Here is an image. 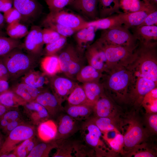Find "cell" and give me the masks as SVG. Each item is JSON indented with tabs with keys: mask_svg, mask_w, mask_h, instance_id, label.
Wrapping results in <instances>:
<instances>
[{
	"mask_svg": "<svg viewBox=\"0 0 157 157\" xmlns=\"http://www.w3.org/2000/svg\"><path fill=\"white\" fill-rule=\"evenodd\" d=\"M99 41L107 44L135 49L139 42L129 30L123 26L103 30Z\"/></svg>",
	"mask_w": 157,
	"mask_h": 157,
	"instance_id": "obj_6",
	"label": "cell"
},
{
	"mask_svg": "<svg viewBox=\"0 0 157 157\" xmlns=\"http://www.w3.org/2000/svg\"><path fill=\"white\" fill-rule=\"evenodd\" d=\"M40 57L31 55L22 49L15 48L0 57L8 72L10 80H17L30 71L34 70L40 62Z\"/></svg>",
	"mask_w": 157,
	"mask_h": 157,
	"instance_id": "obj_3",
	"label": "cell"
},
{
	"mask_svg": "<svg viewBox=\"0 0 157 157\" xmlns=\"http://www.w3.org/2000/svg\"><path fill=\"white\" fill-rule=\"evenodd\" d=\"M76 121L67 114L62 116L57 125V133L54 140L66 139L74 134L77 129Z\"/></svg>",
	"mask_w": 157,
	"mask_h": 157,
	"instance_id": "obj_23",
	"label": "cell"
},
{
	"mask_svg": "<svg viewBox=\"0 0 157 157\" xmlns=\"http://www.w3.org/2000/svg\"><path fill=\"white\" fill-rule=\"evenodd\" d=\"M147 0H143V1L144 2V3L147 4Z\"/></svg>",
	"mask_w": 157,
	"mask_h": 157,
	"instance_id": "obj_62",
	"label": "cell"
},
{
	"mask_svg": "<svg viewBox=\"0 0 157 157\" xmlns=\"http://www.w3.org/2000/svg\"><path fill=\"white\" fill-rule=\"evenodd\" d=\"M37 141L35 136L23 141L17 145L13 150V152L17 157H27L35 146Z\"/></svg>",
	"mask_w": 157,
	"mask_h": 157,
	"instance_id": "obj_41",
	"label": "cell"
},
{
	"mask_svg": "<svg viewBox=\"0 0 157 157\" xmlns=\"http://www.w3.org/2000/svg\"><path fill=\"white\" fill-rule=\"evenodd\" d=\"M89 120L97 126L102 134H108L110 132L122 133V116L119 117L94 116Z\"/></svg>",
	"mask_w": 157,
	"mask_h": 157,
	"instance_id": "obj_19",
	"label": "cell"
},
{
	"mask_svg": "<svg viewBox=\"0 0 157 157\" xmlns=\"http://www.w3.org/2000/svg\"><path fill=\"white\" fill-rule=\"evenodd\" d=\"M10 85L8 81L3 79L0 80V94L9 90Z\"/></svg>",
	"mask_w": 157,
	"mask_h": 157,
	"instance_id": "obj_55",
	"label": "cell"
},
{
	"mask_svg": "<svg viewBox=\"0 0 157 157\" xmlns=\"http://www.w3.org/2000/svg\"><path fill=\"white\" fill-rule=\"evenodd\" d=\"M143 124L150 135L157 133V113H145L143 121Z\"/></svg>",
	"mask_w": 157,
	"mask_h": 157,
	"instance_id": "obj_45",
	"label": "cell"
},
{
	"mask_svg": "<svg viewBox=\"0 0 157 157\" xmlns=\"http://www.w3.org/2000/svg\"><path fill=\"white\" fill-rule=\"evenodd\" d=\"M157 41L147 43L139 42L134 58L126 67L135 76L157 83Z\"/></svg>",
	"mask_w": 157,
	"mask_h": 157,
	"instance_id": "obj_2",
	"label": "cell"
},
{
	"mask_svg": "<svg viewBox=\"0 0 157 157\" xmlns=\"http://www.w3.org/2000/svg\"><path fill=\"white\" fill-rule=\"evenodd\" d=\"M57 144L55 141L41 142L37 144L27 157H48L51 151L56 148Z\"/></svg>",
	"mask_w": 157,
	"mask_h": 157,
	"instance_id": "obj_37",
	"label": "cell"
},
{
	"mask_svg": "<svg viewBox=\"0 0 157 157\" xmlns=\"http://www.w3.org/2000/svg\"><path fill=\"white\" fill-rule=\"evenodd\" d=\"M22 45L19 39L0 36V57L6 54L14 49L21 47Z\"/></svg>",
	"mask_w": 157,
	"mask_h": 157,
	"instance_id": "obj_43",
	"label": "cell"
},
{
	"mask_svg": "<svg viewBox=\"0 0 157 157\" xmlns=\"http://www.w3.org/2000/svg\"><path fill=\"white\" fill-rule=\"evenodd\" d=\"M118 0L119 1V3H120V2L121 0Z\"/></svg>",
	"mask_w": 157,
	"mask_h": 157,
	"instance_id": "obj_63",
	"label": "cell"
},
{
	"mask_svg": "<svg viewBox=\"0 0 157 157\" xmlns=\"http://www.w3.org/2000/svg\"><path fill=\"white\" fill-rule=\"evenodd\" d=\"M21 81L33 87L38 89L45 88L49 83V76L44 72L32 70L21 78Z\"/></svg>",
	"mask_w": 157,
	"mask_h": 157,
	"instance_id": "obj_24",
	"label": "cell"
},
{
	"mask_svg": "<svg viewBox=\"0 0 157 157\" xmlns=\"http://www.w3.org/2000/svg\"><path fill=\"white\" fill-rule=\"evenodd\" d=\"M28 32L26 26L20 22L9 24L6 28V33L9 37L15 39H19L26 36Z\"/></svg>",
	"mask_w": 157,
	"mask_h": 157,
	"instance_id": "obj_42",
	"label": "cell"
},
{
	"mask_svg": "<svg viewBox=\"0 0 157 157\" xmlns=\"http://www.w3.org/2000/svg\"><path fill=\"white\" fill-rule=\"evenodd\" d=\"M147 4L157 6V0H147Z\"/></svg>",
	"mask_w": 157,
	"mask_h": 157,
	"instance_id": "obj_59",
	"label": "cell"
},
{
	"mask_svg": "<svg viewBox=\"0 0 157 157\" xmlns=\"http://www.w3.org/2000/svg\"><path fill=\"white\" fill-rule=\"evenodd\" d=\"M146 113H157V87L150 91L144 97L141 104Z\"/></svg>",
	"mask_w": 157,
	"mask_h": 157,
	"instance_id": "obj_40",
	"label": "cell"
},
{
	"mask_svg": "<svg viewBox=\"0 0 157 157\" xmlns=\"http://www.w3.org/2000/svg\"><path fill=\"white\" fill-rule=\"evenodd\" d=\"M120 3L118 0H98V10L99 18H105L114 13L122 12L119 10Z\"/></svg>",
	"mask_w": 157,
	"mask_h": 157,
	"instance_id": "obj_31",
	"label": "cell"
},
{
	"mask_svg": "<svg viewBox=\"0 0 157 157\" xmlns=\"http://www.w3.org/2000/svg\"><path fill=\"white\" fill-rule=\"evenodd\" d=\"M134 76V81L129 94L127 104H131L133 109L137 111L142 107L145 95L157 87V83L144 78Z\"/></svg>",
	"mask_w": 157,
	"mask_h": 157,
	"instance_id": "obj_10",
	"label": "cell"
},
{
	"mask_svg": "<svg viewBox=\"0 0 157 157\" xmlns=\"http://www.w3.org/2000/svg\"><path fill=\"white\" fill-rule=\"evenodd\" d=\"M130 112L122 116L124 156L137 145L147 142L151 136L135 110L133 109Z\"/></svg>",
	"mask_w": 157,
	"mask_h": 157,
	"instance_id": "obj_4",
	"label": "cell"
},
{
	"mask_svg": "<svg viewBox=\"0 0 157 157\" xmlns=\"http://www.w3.org/2000/svg\"><path fill=\"white\" fill-rule=\"evenodd\" d=\"M85 57L89 65L103 73L108 71L107 61L101 44L97 40L85 48Z\"/></svg>",
	"mask_w": 157,
	"mask_h": 157,
	"instance_id": "obj_12",
	"label": "cell"
},
{
	"mask_svg": "<svg viewBox=\"0 0 157 157\" xmlns=\"http://www.w3.org/2000/svg\"><path fill=\"white\" fill-rule=\"evenodd\" d=\"M104 74L101 83L105 92L117 104H127L129 92L135 77L126 67H115Z\"/></svg>",
	"mask_w": 157,
	"mask_h": 157,
	"instance_id": "obj_1",
	"label": "cell"
},
{
	"mask_svg": "<svg viewBox=\"0 0 157 157\" xmlns=\"http://www.w3.org/2000/svg\"><path fill=\"white\" fill-rule=\"evenodd\" d=\"M5 22L3 15L0 12V31L3 27Z\"/></svg>",
	"mask_w": 157,
	"mask_h": 157,
	"instance_id": "obj_57",
	"label": "cell"
},
{
	"mask_svg": "<svg viewBox=\"0 0 157 157\" xmlns=\"http://www.w3.org/2000/svg\"><path fill=\"white\" fill-rule=\"evenodd\" d=\"M42 29L39 26H32L26 36L24 44L21 46L26 52L38 57H40L42 54L44 44Z\"/></svg>",
	"mask_w": 157,
	"mask_h": 157,
	"instance_id": "obj_14",
	"label": "cell"
},
{
	"mask_svg": "<svg viewBox=\"0 0 157 157\" xmlns=\"http://www.w3.org/2000/svg\"><path fill=\"white\" fill-rule=\"evenodd\" d=\"M156 10H157V6H153L145 10L122 13L118 14L122 22L123 26L129 29L138 26L148 15Z\"/></svg>",
	"mask_w": 157,
	"mask_h": 157,
	"instance_id": "obj_21",
	"label": "cell"
},
{
	"mask_svg": "<svg viewBox=\"0 0 157 157\" xmlns=\"http://www.w3.org/2000/svg\"><path fill=\"white\" fill-rule=\"evenodd\" d=\"M6 154L7 157H17L16 155L13 152L12 153L10 152V153Z\"/></svg>",
	"mask_w": 157,
	"mask_h": 157,
	"instance_id": "obj_60",
	"label": "cell"
},
{
	"mask_svg": "<svg viewBox=\"0 0 157 157\" xmlns=\"http://www.w3.org/2000/svg\"><path fill=\"white\" fill-rule=\"evenodd\" d=\"M88 26L93 27L97 30H105L123 26V24L119 14L103 18L88 21Z\"/></svg>",
	"mask_w": 157,
	"mask_h": 157,
	"instance_id": "obj_29",
	"label": "cell"
},
{
	"mask_svg": "<svg viewBox=\"0 0 157 157\" xmlns=\"http://www.w3.org/2000/svg\"><path fill=\"white\" fill-rule=\"evenodd\" d=\"M103 73L92 66H84L77 74L76 79L83 84L90 82H100Z\"/></svg>",
	"mask_w": 157,
	"mask_h": 157,
	"instance_id": "obj_28",
	"label": "cell"
},
{
	"mask_svg": "<svg viewBox=\"0 0 157 157\" xmlns=\"http://www.w3.org/2000/svg\"><path fill=\"white\" fill-rule=\"evenodd\" d=\"M98 0H73L70 5L76 11L91 20L99 19Z\"/></svg>",
	"mask_w": 157,
	"mask_h": 157,
	"instance_id": "obj_20",
	"label": "cell"
},
{
	"mask_svg": "<svg viewBox=\"0 0 157 157\" xmlns=\"http://www.w3.org/2000/svg\"><path fill=\"white\" fill-rule=\"evenodd\" d=\"M86 128L88 131L85 137L86 142L94 149L97 156H114L111 150L106 146L101 139L102 133L97 126L89 120L86 123Z\"/></svg>",
	"mask_w": 157,
	"mask_h": 157,
	"instance_id": "obj_11",
	"label": "cell"
},
{
	"mask_svg": "<svg viewBox=\"0 0 157 157\" xmlns=\"http://www.w3.org/2000/svg\"><path fill=\"white\" fill-rule=\"evenodd\" d=\"M41 66L43 72L49 76L60 72L58 57L56 54L46 56L41 61Z\"/></svg>",
	"mask_w": 157,
	"mask_h": 157,
	"instance_id": "obj_35",
	"label": "cell"
},
{
	"mask_svg": "<svg viewBox=\"0 0 157 157\" xmlns=\"http://www.w3.org/2000/svg\"><path fill=\"white\" fill-rule=\"evenodd\" d=\"M0 78L8 81L10 77L8 70L0 58Z\"/></svg>",
	"mask_w": 157,
	"mask_h": 157,
	"instance_id": "obj_54",
	"label": "cell"
},
{
	"mask_svg": "<svg viewBox=\"0 0 157 157\" xmlns=\"http://www.w3.org/2000/svg\"><path fill=\"white\" fill-rule=\"evenodd\" d=\"M9 90L13 92L26 102L34 101L45 88L38 89L20 81H13Z\"/></svg>",
	"mask_w": 157,
	"mask_h": 157,
	"instance_id": "obj_22",
	"label": "cell"
},
{
	"mask_svg": "<svg viewBox=\"0 0 157 157\" xmlns=\"http://www.w3.org/2000/svg\"><path fill=\"white\" fill-rule=\"evenodd\" d=\"M132 28L133 34L139 42L147 43L157 41L156 25L143 26Z\"/></svg>",
	"mask_w": 157,
	"mask_h": 157,
	"instance_id": "obj_25",
	"label": "cell"
},
{
	"mask_svg": "<svg viewBox=\"0 0 157 157\" xmlns=\"http://www.w3.org/2000/svg\"><path fill=\"white\" fill-rule=\"evenodd\" d=\"M20 117L19 112L16 110L8 111L0 117V129H2L9 123Z\"/></svg>",
	"mask_w": 157,
	"mask_h": 157,
	"instance_id": "obj_47",
	"label": "cell"
},
{
	"mask_svg": "<svg viewBox=\"0 0 157 157\" xmlns=\"http://www.w3.org/2000/svg\"><path fill=\"white\" fill-rule=\"evenodd\" d=\"M96 31L92 26H88L78 31L75 33L74 38L77 47L83 51L84 48L89 45L95 37Z\"/></svg>",
	"mask_w": 157,
	"mask_h": 157,
	"instance_id": "obj_30",
	"label": "cell"
},
{
	"mask_svg": "<svg viewBox=\"0 0 157 157\" xmlns=\"http://www.w3.org/2000/svg\"><path fill=\"white\" fill-rule=\"evenodd\" d=\"M57 132V125L55 122L51 119H48L40 123L37 129L39 138L44 142L54 140Z\"/></svg>",
	"mask_w": 157,
	"mask_h": 157,
	"instance_id": "obj_27",
	"label": "cell"
},
{
	"mask_svg": "<svg viewBox=\"0 0 157 157\" xmlns=\"http://www.w3.org/2000/svg\"><path fill=\"white\" fill-rule=\"evenodd\" d=\"M35 131L34 126L24 123L17 126L5 139L0 150V156L10 153L19 143L35 136Z\"/></svg>",
	"mask_w": 157,
	"mask_h": 157,
	"instance_id": "obj_8",
	"label": "cell"
},
{
	"mask_svg": "<svg viewBox=\"0 0 157 157\" xmlns=\"http://www.w3.org/2000/svg\"><path fill=\"white\" fill-rule=\"evenodd\" d=\"M147 142H143L137 145L126 153L124 156L134 157H156L157 149L156 147Z\"/></svg>",
	"mask_w": 157,
	"mask_h": 157,
	"instance_id": "obj_33",
	"label": "cell"
},
{
	"mask_svg": "<svg viewBox=\"0 0 157 157\" xmlns=\"http://www.w3.org/2000/svg\"><path fill=\"white\" fill-rule=\"evenodd\" d=\"M67 115L76 120L88 118L93 113V107L87 105H69L66 109Z\"/></svg>",
	"mask_w": 157,
	"mask_h": 157,
	"instance_id": "obj_36",
	"label": "cell"
},
{
	"mask_svg": "<svg viewBox=\"0 0 157 157\" xmlns=\"http://www.w3.org/2000/svg\"><path fill=\"white\" fill-rule=\"evenodd\" d=\"M23 106L24 113L34 125H38L50 116L43 106L34 101L26 102Z\"/></svg>",
	"mask_w": 157,
	"mask_h": 157,
	"instance_id": "obj_18",
	"label": "cell"
},
{
	"mask_svg": "<svg viewBox=\"0 0 157 157\" xmlns=\"http://www.w3.org/2000/svg\"><path fill=\"white\" fill-rule=\"evenodd\" d=\"M13 0H0V12L3 13L12 7Z\"/></svg>",
	"mask_w": 157,
	"mask_h": 157,
	"instance_id": "obj_53",
	"label": "cell"
},
{
	"mask_svg": "<svg viewBox=\"0 0 157 157\" xmlns=\"http://www.w3.org/2000/svg\"><path fill=\"white\" fill-rule=\"evenodd\" d=\"M26 102L9 90L0 94V104L11 109L23 106Z\"/></svg>",
	"mask_w": 157,
	"mask_h": 157,
	"instance_id": "obj_34",
	"label": "cell"
},
{
	"mask_svg": "<svg viewBox=\"0 0 157 157\" xmlns=\"http://www.w3.org/2000/svg\"><path fill=\"white\" fill-rule=\"evenodd\" d=\"M49 85L53 92L63 100L78 84L73 80L56 75L49 76Z\"/></svg>",
	"mask_w": 157,
	"mask_h": 157,
	"instance_id": "obj_16",
	"label": "cell"
},
{
	"mask_svg": "<svg viewBox=\"0 0 157 157\" xmlns=\"http://www.w3.org/2000/svg\"><path fill=\"white\" fill-rule=\"evenodd\" d=\"M5 35L4 33L1 31H0V36H4Z\"/></svg>",
	"mask_w": 157,
	"mask_h": 157,
	"instance_id": "obj_61",
	"label": "cell"
},
{
	"mask_svg": "<svg viewBox=\"0 0 157 157\" xmlns=\"http://www.w3.org/2000/svg\"><path fill=\"white\" fill-rule=\"evenodd\" d=\"M11 109L0 104V117L8 111Z\"/></svg>",
	"mask_w": 157,
	"mask_h": 157,
	"instance_id": "obj_56",
	"label": "cell"
},
{
	"mask_svg": "<svg viewBox=\"0 0 157 157\" xmlns=\"http://www.w3.org/2000/svg\"><path fill=\"white\" fill-rule=\"evenodd\" d=\"M88 22L80 16L67 12L64 9L58 11L50 12L42 24L55 23L78 31L87 27Z\"/></svg>",
	"mask_w": 157,
	"mask_h": 157,
	"instance_id": "obj_9",
	"label": "cell"
},
{
	"mask_svg": "<svg viewBox=\"0 0 157 157\" xmlns=\"http://www.w3.org/2000/svg\"><path fill=\"white\" fill-rule=\"evenodd\" d=\"M94 116L98 117H119L122 114L117 103L105 92L93 107Z\"/></svg>",
	"mask_w": 157,
	"mask_h": 157,
	"instance_id": "obj_13",
	"label": "cell"
},
{
	"mask_svg": "<svg viewBox=\"0 0 157 157\" xmlns=\"http://www.w3.org/2000/svg\"><path fill=\"white\" fill-rule=\"evenodd\" d=\"M69 105H87V100L82 86L77 84L67 97Z\"/></svg>",
	"mask_w": 157,
	"mask_h": 157,
	"instance_id": "obj_38",
	"label": "cell"
},
{
	"mask_svg": "<svg viewBox=\"0 0 157 157\" xmlns=\"http://www.w3.org/2000/svg\"><path fill=\"white\" fill-rule=\"evenodd\" d=\"M102 138L108 145L114 156L118 154L124 155V140L122 133H116L113 137L110 138L108 134H102Z\"/></svg>",
	"mask_w": 157,
	"mask_h": 157,
	"instance_id": "obj_32",
	"label": "cell"
},
{
	"mask_svg": "<svg viewBox=\"0 0 157 157\" xmlns=\"http://www.w3.org/2000/svg\"><path fill=\"white\" fill-rule=\"evenodd\" d=\"M4 140L3 135L0 131V150L2 146Z\"/></svg>",
	"mask_w": 157,
	"mask_h": 157,
	"instance_id": "obj_58",
	"label": "cell"
},
{
	"mask_svg": "<svg viewBox=\"0 0 157 157\" xmlns=\"http://www.w3.org/2000/svg\"><path fill=\"white\" fill-rule=\"evenodd\" d=\"M5 22L8 24L16 22H20L22 16L19 12L14 7H12L3 15Z\"/></svg>",
	"mask_w": 157,
	"mask_h": 157,
	"instance_id": "obj_50",
	"label": "cell"
},
{
	"mask_svg": "<svg viewBox=\"0 0 157 157\" xmlns=\"http://www.w3.org/2000/svg\"><path fill=\"white\" fill-rule=\"evenodd\" d=\"M50 12H56L63 9L70 5L73 0H45Z\"/></svg>",
	"mask_w": 157,
	"mask_h": 157,
	"instance_id": "obj_48",
	"label": "cell"
},
{
	"mask_svg": "<svg viewBox=\"0 0 157 157\" xmlns=\"http://www.w3.org/2000/svg\"><path fill=\"white\" fill-rule=\"evenodd\" d=\"M42 24L45 28L51 29L61 35L67 38L72 36L78 31L77 30L55 23H47Z\"/></svg>",
	"mask_w": 157,
	"mask_h": 157,
	"instance_id": "obj_46",
	"label": "cell"
},
{
	"mask_svg": "<svg viewBox=\"0 0 157 157\" xmlns=\"http://www.w3.org/2000/svg\"><path fill=\"white\" fill-rule=\"evenodd\" d=\"M42 35L44 44H46L53 42L62 36L54 30L48 28L42 29Z\"/></svg>",
	"mask_w": 157,
	"mask_h": 157,
	"instance_id": "obj_49",
	"label": "cell"
},
{
	"mask_svg": "<svg viewBox=\"0 0 157 157\" xmlns=\"http://www.w3.org/2000/svg\"><path fill=\"white\" fill-rule=\"evenodd\" d=\"M63 101L53 92H51L46 88L34 100L43 106L50 116H54L62 110Z\"/></svg>",
	"mask_w": 157,
	"mask_h": 157,
	"instance_id": "obj_17",
	"label": "cell"
},
{
	"mask_svg": "<svg viewBox=\"0 0 157 157\" xmlns=\"http://www.w3.org/2000/svg\"><path fill=\"white\" fill-rule=\"evenodd\" d=\"M82 86L86 94L88 104L92 107L99 98L105 93L104 87L100 82L85 83Z\"/></svg>",
	"mask_w": 157,
	"mask_h": 157,
	"instance_id": "obj_26",
	"label": "cell"
},
{
	"mask_svg": "<svg viewBox=\"0 0 157 157\" xmlns=\"http://www.w3.org/2000/svg\"><path fill=\"white\" fill-rule=\"evenodd\" d=\"M61 50L58 55L60 72L73 80L76 79L77 74L85 66L83 51L71 44Z\"/></svg>",
	"mask_w": 157,
	"mask_h": 157,
	"instance_id": "obj_5",
	"label": "cell"
},
{
	"mask_svg": "<svg viewBox=\"0 0 157 157\" xmlns=\"http://www.w3.org/2000/svg\"><path fill=\"white\" fill-rule=\"evenodd\" d=\"M67 37L62 36L53 42L46 44L42 54L44 53L46 56L56 54L65 46L67 41Z\"/></svg>",
	"mask_w": 157,
	"mask_h": 157,
	"instance_id": "obj_44",
	"label": "cell"
},
{
	"mask_svg": "<svg viewBox=\"0 0 157 157\" xmlns=\"http://www.w3.org/2000/svg\"><path fill=\"white\" fill-rule=\"evenodd\" d=\"M97 40L103 47L107 59L108 70L115 67H126L133 60L136 49L107 44Z\"/></svg>",
	"mask_w": 157,
	"mask_h": 157,
	"instance_id": "obj_7",
	"label": "cell"
},
{
	"mask_svg": "<svg viewBox=\"0 0 157 157\" xmlns=\"http://www.w3.org/2000/svg\"><path fill=\"white\" fill-rule=\"evenodd\" d=\"M13 7L20 13L24 22L34 20L40 14L42 7L37 0H13Z\"/></svg>",
	"mask_w": 157,
	"mask_h": 157,
	"instance_id": "obj_15",
	"label": "cell"
},
{
	"mask_svg": "<svg viewBox=\"0 0 157 157\" xmlns=\"http://www.w3.org/2000/svg\"><path fill=\"white\" fill-rule=\"evenodd\" d=\"M157 10H156L148 15L142 23L138 27L143 26H157Z\"/></svg>",
	"mask_w": 157,
	"mask_h": 157,
	"instance_id": "obj_52",
	"label": "cell"
},
{
	"mask_svg": "<svg viewBox=\"0 0 157 157\" xmlns=\"http://www.w3.org/2000/svg\"><path fill=\"white\" fill-rule=\"evenodd\" d=\"M24 123V120L19 117L9 123L1 129L3 133L7 135V136L11 131L16 127Z\"/></svg>",
	"mask_w": 157,
	"mask_h": 157,
	"instance_id": "obj_51",
	"label": "cell"
},
{
	"mask_svg": "<svg viewBox=\"0 0 157 157\" xmlns=\"http://www.w3.org/2000/svg\"><path fill=\"white\" fill-rule=\"evenodd\" d=\"M56 141L57 150L53 157H72L74 153V142L66 139L60 140Z\"/></svg>",
	"mask_w": 157,
	"mask_h": 157,
	"instance_id": "obj_39",
	"label": "cell"
}]
</instances>
